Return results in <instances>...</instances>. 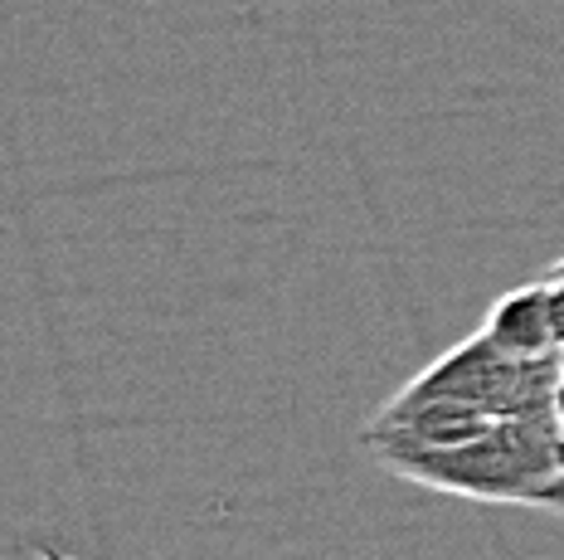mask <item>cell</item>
<instances>
[{
  "instance_id": "obj_6",
  "label": "cell",
  "mask_w": 564,
  "mask_h": 560,
  "mask_svg": "<svg viewBox=\"0 0 564 560\" xmlns=\"http://www.w3.org/2000/svg\"><path fill=\"white\" fill-rule=\"evenodd\" d=\"M555 419L564 424V370H560V385H555Z\"/></svg>"
},
{
  "instance_id": "obj_1",
  "label": "cell",
  "mask_w": 564,
  "mask_h": 560,
  "mask_svg": "<svg viewBox=\"0 0 564 560\" xmlns=\"http://www.w3.org/2000/svg\"><path fill=\"white\" fill-rule=\"evenodd\" d=\"M380 469L443 497L531 507L540 487L564 473V424L555 414H507L457 449L390 453Z\"/></svg>"
},
{
  "instance_id": "obj_4",
  "label": "cell",
  "mask_w": 564,
  "mask_h": 560,
  "mask_svg": "<svg viewBox=\"0 0 564 560\" xmlns=\"http://www.w3.org/2000/svg\"><path fill=\"white\" fill-rule=\"evenodd\" d=\"M531 507H545V511H560V517H564V473H560V477H550V483L540 487Z\"/></svg>"
},
{
  "instance_id": "obj_7",
  "label": "cell",
  "mask_w": 564,
  "mask_h": 560,
  "mask_svg": "<svg viewBox=\"0 0 564 560\" xmlns=\"http://www.w3.org/2000/svg\"><path fill=\"white\" fill-rule=\"evenodd\" d=\"M550 278H564V259H560L555 268H550Z\"/></svg>"
},
{
  "instance_id": "obj_2",
  "label": "cell",
  "mask_w": 564,
  "mask_h": 560,
  "mask_svg": "<svg viewBox=\"0 0 564 560\" xmlns=\"http://www.w3.org/2000/svg\"><path fill=\"white\" fill-rule=\"evenodd\" d=\"M560 370L564 356H511L477 326L467 342H457L433 366H423L399 395H409V400L448 395V400L481 405L491 414H555Z\"/></svg>"
},
{
  "instance_id": "obj_3",
  "label": "cell",
  "mask_w": 564,
  "mask_h": 560,
  "mask_svg": "<svg viewBox=\"0 0 564 560\" xmlns=\"http://www.w3.org/2000/svg\"><path fill=\"white\" fill-rule=\"evenodd\" d=\"M481 332L511 356H564L555 342V312H550V278L540 283H521L501 293L481 317Z\"/></svg>"
},
{
  "instance_id": "obj_5",
  "label": "cell",
  "mask_w": 564,
  "mask_h": 560,
  "mask_svg": "<svg viewBox=\"0 0 564 560\" xmlns=\"http://www.w3.org/2000/svg\"><path fill=\"white\" fill-rule=\"evenodd\" d=\"M550 312H555V342L564 352V278H550Z\"/></svg>"
}]
</instances>
